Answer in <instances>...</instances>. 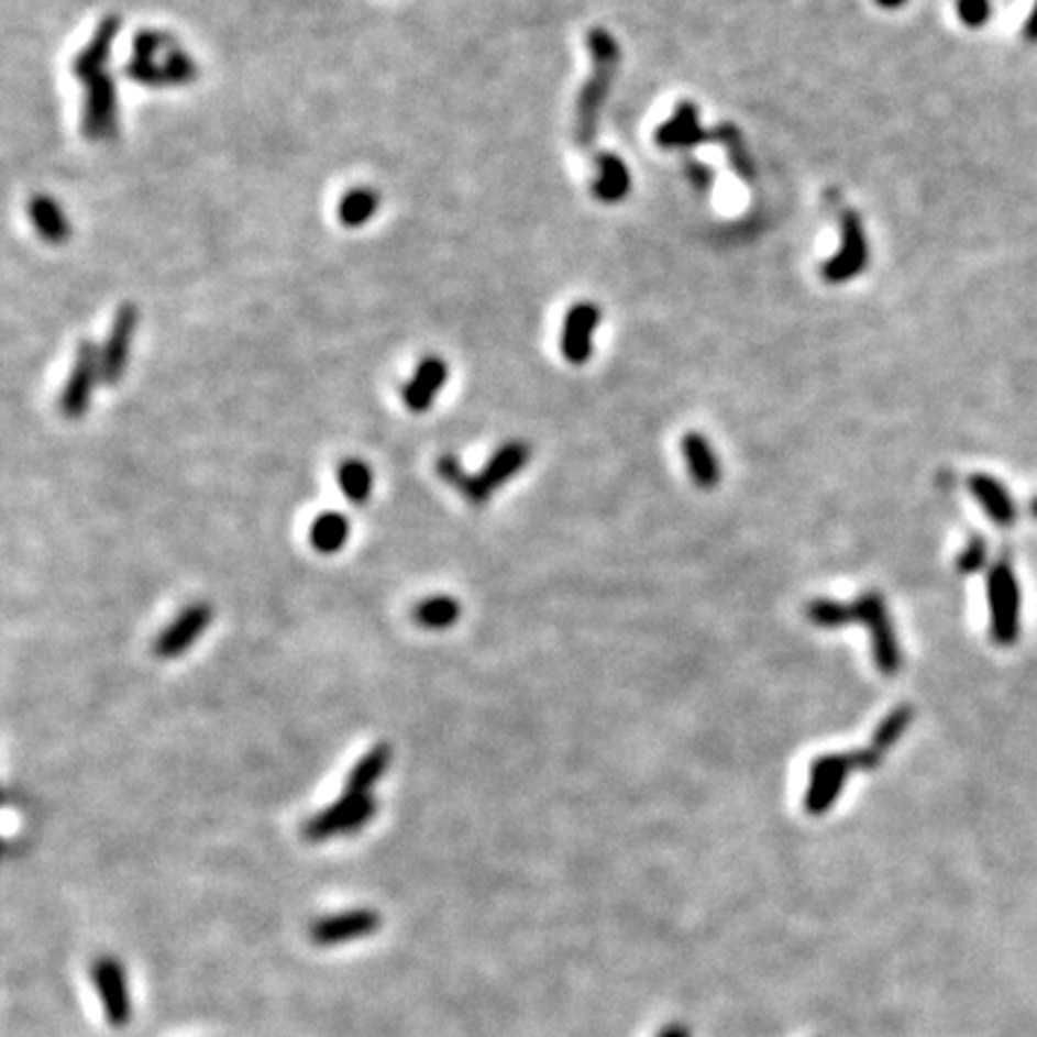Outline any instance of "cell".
Returning a JSON list of instances; mask_svg holds the SVG:
<instances>
[{
	"label": "cell",
	"mask_w": 1037,
	"mask_h": 1037,
	"mask_svg": "<svg viewBox=\"0 0 1037 1037\" xmlns=\"http://www.w3.org/2000/svg\"><path fill=\"white\" fill-rule=\"evenodd\" d=\"M586 46L591 54V75L574 107V140L580 147H588L594 142L600 123V111L606 107L617 68H620V46H617L615 36L608 30H591L586 36Z\"/></svg>",
	"instance_id": "obj_1"
},
{
	"label": "cell",
	"mask_w": 1037,
	"mask_h": 1037,
	"mask_svg": "<svg viewBox=\"0 0 1037 1037\" xmlns=\"http://www.w3.org/2000/svg\"><path fill=\"white\" fill-rule=\"evenodd\" d=\"M990 635L1000 647H1011L1021 632V586L1008 560H1000L988 576Z\"/></svg>",
	"instance_id": "obj_2"
},
{
	"label": "cell",
	"mask_w": 1037,
	"mask_h": 1037,
	"mask_svg": "<svg viewBox=\"0 0 1037 1037\" xmlns=\"http://www.w3.org/2000/svg\"><path fill=\"white\" fill-rule=\"evenodd\" d=\"M375 814L377 799L373 795L344 793L337 803L324 807L304 824V838L310 843H320L334 836H351L371 824Z\"/></svg>",
	"instance_id": "obj_3"
},
{
	"label": "cell",
	"mask_w": 1037,
	"mask_h": 1037,
	"mask_svg": "<svg viewBox=\"0 0 1037 1037\" xmlns=\"http://www.w3.org/2000/svg\"><path fill=\"white\" fill-rule=\"evenodd\" d=\"M852 608H856V622L870 629L876 668L882 671V675H896L901 671L903 659H901L896 629L889 617L884 598L879 596L876 591H870V594H862L856 603H852Z\"/></svg>",
	"instance_id": "obj_4"
},
{
	"label": "cell",
	"mask_w": 1037,
	"mask_h": 1037,
	"mask_svg": "<svg viewBox=\"0 0 1037 1037\" xmlns=\"http://www.w3.org/2000/svg\"><path fill=\"white\" fill-rule=\"evenodd\" d=\"M856 769H860L856 754H824L814 761L805 795V812L812 817L829 812Z\"/></svg>",
	"instance_id": "obj_5"
},
{
	"label": "cell",
	"mask_w": 1037,
	"mask_h": 1037,
	"mask_svg": "<svg viewBox=\"0 0 1037 1037\" xmlns=\"http://www.w3.org/2000/svg\"><path fill=\"white\" fill-rule=\"evenodd\" d=\"M101 379V346H97L95 341H80V346L75 351V361H73V371L68 383L63 387V394L58 399L60 413L65 418H82L89 409L91 401V391H95L97 383Z\"/></svg>",
	"instance_id": "obj_6"
},
{
	"label": "cell",
	"mask_w": 1037,
	"mask_h": 1037,
	"mask_svg": "<svg viewBox=\"0 0 1037 1037\" xmlns=\"http://www.w3.org/2000/svg\"><path fill=\"white\" fill-rule=\"evenodd\" d=\"M91 982L101 1000L103 1016L111 1028H125L133 1018V1002H130L128 975L123 963L113 956H99L89 968Z\"/></svg>",
	"instance_id": "obj_7"
},
{
	"label": "cell",
	"mask_w": 1037,
	"mask_h": 1037,
	"mask_svg": "<svg viewBox=\"0 0 1037 1037\" xmlns=\"http://www.w3.org/2000/svg\"><path fill=\"white\" fill-rule=\"evenodd\" d=\"M870 262V243L868 235H864L862 221L856 212H843L841 217V245H838V253L824 262L821 274L826 282L831 284H843L856 279L858 274L868 267Z\"/></svg>",
	"instance_id": "obj_8"
},
{
	"label": "cell",
	"mask_w": 1037,
	"mask_h": 1037,
	"mask_svg": "<svg viewBox=\"0 0 1037 1037\" xmlns=\"http://www.w3.org/2000/svg\"><path fill=\"white\" fill-rule=\"evenodd\" d=\"M82 109V135L89 142H107L118 135V91L107 73L91 80Z\"/></svg>",
	"instance_id": "obj_9"
},
{
	"label": "cell",
	"mask_w": 1037,
	"mask_h": 1037,
	"mask_svg": "<svg viewBox=\"0 0 1037 1037\" xmlns=\"http://www.w3.org/2000/svg\"><path fill=\"white\" fill-rule=\"evenodd\" d=\"M140 324V308L133 304H123L115 310L111 332L101 346V383L118 385L125 375L130 344Z\"/></svg>",
	"instance_id": "obj_10"
},
{
	"label": "cell",
	"mask_w": 1037,
	"mask_h": 1037,
	"mask_svg": "<svg viewBox=\"0 0 1037 1037\" xmlns=\"http://www.w3.org/2000/svg\"><path fill=\"white\" fill-rule=\"evenodd\" d=\"M383 927V917L373 908H353L320 917L310 927V939L318 947H337L361 937H371Z\"/></svg>",
	"instance_id": "obj_11"
},
{
	"label": "cell",
	"mask_w": 1037,
	"mask_h": 1037,
	"mask_svg": "<svg viewBox=\"0 0 1037 1037\" xmlns=\"http://www.w3.org/2000/svg\"><path fill=\"white\" fill-rule=\"evenodd\" d=\"M212 620L214 610L209 608L207 603H190V606L183 608L176 620L156 637L152 647L154 655H159V659H178V655L186 653L195 641L205 635V629L212 625Z\"/></svg>",
	"instance_id": "obj_12"
},
{
	"label": "cell",
	"mask_w": 1037,
	"mask_h": 1037,
	"mask_svg": "<svg viewBox=\"0 0 1037 1037\" xmlns=\"http://www.w3.org/2000/svg\"><path fill=\"white\" fill-rule=\"evenodd\" d=\"M600 324V308L596 304H588V300H582V304H574L564 318L562 327V356L567 358L572 365H584L591 353H594V332Z\"/></svg>",
	"instance_id": "obj_13"
},
{
	"label": "cell",
	"mask_w": 1037,
	"mask_h": 1037,
	"mask_svg": "<svg viewBox=\"0 0 1037 1037\" xmlns=\"http://www.w3.org/2000/svg\"><path fill=\"white\" fill-rule=\"evenodd\" d=\"M121 30H123V20L118 15H107L97 24L89 44L73 58L75 80L89 85L91 80H97L99 75H103V68H107L109 56H111V48L115 44L118 34H121Z\"/></svg>",
	"instance_id": "obj_14"
},
{
	"label": "cell",
	"mask_w": 1037,
	"mask_h": 1037,
	"mask_svg": "<svg viewBox=\"0 0 1037 1037\" xmlns=\"http://www.w3.org/2000/svg\"><path fill=\"white\" fill-rule=\"evenodd\" d=\"M448 377H450L448 361L440 356H426L416 365V373L401 389V399L406 404V409L413 413L430 411L432 401H435L442 387L448 385Z\"/></svg>",
	"instance_id": "obj_15"
},
{
	"label": "cell",
	"mask_w": 1037,
	"mask_h": 1037,
	"mask_svg": "<svg viewBox=\"0 0 1037 1037\" xmlns=\"http://www.w3.org/2000/svg\"><path fill=\"white\" fill-rule=\"evenodd\" d=\"M708 133L699 123V109L692 101H680L673 115L655 130V144L663 150H694L708 142Z\"/></svg>",
	"instance_id": "obj_16"
},
{
	"label": "cell",
	"mask_w": 1037,
	"mask_h": 1037,
	"mask_svg": "<svg viewBox=\"0 0 1037 1037\" xmlns=\"http://www.w3.org/2000/svg\"><path fill=\"white\" fill-rule=\"evenodd\" d=\"M27 214L34 231L51 245H63L70 241L73 229L63 207L48 195H34L27 205Z\"/></svg>",
	"instance_id": "obj_17"
},
{
	"label": "cell",
	"mask_w": 1037,
	"mask_h": 1037,
	"mask_svg": "<svg viewBox=\"0 0 1037 1037\" xmlns=\"http://www.w3.org/2000/svg\"><path fill=\"white\" fill-rule=\"evenodd\" d=\"M682 454H685L687 471L694 483L704 490L716 488L720 481V464L711 442L699 435V432H687V435L682 438Z\"/></svg>",
	"instance_id": "obj_18"
},
{
	"label": "cell",
	"mask_w": 1037,
	"mask_h": 1037,
	"mask_svg": "<svg viewBox=\"0 0 1037 1037\" xmlns=\"http://www.w3.org/2000/svg\"><path fill=\"white\" fill-rule=\"evenodd\" d=\"M968 485H970V493L975 495V500L982 505L984 511H988V517L996 523V527H1011V523L1016 521L1014 500H1011L1008 490L994 476L973 474Z\"/></svg>",
	"instance_id": "obj_19"
},
{
	"label": "cell",
	"mask_w": 1037,
	"mask_h": 1037,
	"mask_svg": "<svg viewBox=\"0 0 1037 1037\" xmlns=\"http://www.w3.org/2000/svg\"><path fill=\"white\" fill-rule=\"evenodd\" d=\"M529 459H531V448L527 442H519V440L507 442L488 459V464H485V468L478 476L490 490H495V488H500V485H505L509 478H515L519 471L529 464Z\"/></svg>",
	"instance_id": "obj_20"
},
{
	"label": "cell",
	"mask_w": 1037,
	"mask_h": 1037,
	"mask_svg": "<svg viewBox=\"0 0 1037 1037\" xmlns=\"http://www.w3.org/2000/svg\"><path fill=\"white\" fill-rule=\"evenodd\" d=\"M596 166H598V178L594 180V195L598 197V200L606 205L625 200L629 186H632L627 164L613 152H600L596 156Z\"/></svg>",
	"instance_id": "obj_21"
},
{
	"label": "cell",
	"mask_w": 1037,
	"mask_h": 1037,
	"mask_svg": "<svg viewBox=\"0 0 1037 1037\" xmlns=\"http://www.w3.org/2000/svg\"><path fill=\"white\" fill-rule=\"evenodd\" d=\"M389 764H391V747L387 742L375 744L373 750L365 752L356 761V766L351 769L349 779H346V793L371 795L373 785L385 776Z\"/></svg>",
	"instance_id": "obj_22"
},
{
	"label": "cell",
	"mask_w": 1037,
	"mask_h": 1037,
	"mask_svg": "<svg viewBox=\"0 0 1037 1037\" xmlns=\"http://www.w3.org/2000/svg\"><path fill=\"white\" fill-rule=\"evenodd\" d=\"M435 471H438V476H440L444 483L452 485V488H456L459 493H462L471 505H476V507L488 505L493 490L481 481L478 474H476V476L466 474V468L462 466V462H459V459H456L454 454H442V456H438Z\"/></svg>",
	"instance_id": "obj_23"
},
{
	"label": "cell",
	"mask_w": 1037,
	"mask_h": 1037,
	"mask_svg": "<svg viewBox=\"0 0 1037 1037\" xmlns=\"http://www.w3.org/2000/svg\"><path fill=\"white\" fill-rule=\"evenodd\" d=\"M377 207H379V195L375 188H367V186L351 188L349 192L341 195V200L337 205V219L341 227L361 229L377 214Z\"/></svg>",
	"instance_id": "obj_24"
},
{
	"label": "cell",
	"mask_w": 1037,
	"mask_h": 1037,
	"mask_svg": "<svg viewBox=\"0 0 1037 1037\" xmlns=\"http://www.w3.org/2000/svg\"><path fill=\"white\" fill-rule=\"evenodd\" d=\"M351 523L341 511H324L310 527V543L318 553L334 555L349 543Z\"/></svg>",
	"instance_id": "obj_25"
},
{
	"label": "cell",
	"mask_w": 1037,
	"mask_h": 1037,
	"mask_svg": "<svg viewBox=\"0 0 1037 1037\" xmlns=\"http://www.w3.org/2000/svg\"><path fill=\"white\" fill-rule=\"evenodd\" d=\"M708 142L724 144L726 152H728L730 166L735 168V174H738L742 180L752 183L757 178V166L752 162V154H750V150H747L742 133L732 123H724V125L714 128L711 133H708Z\"/></svg>",
	"instance_id": "obj_26"
},
{
	"label": "cell",
	"mask_w": 1037,
	"mask_h": 1037,
	"mask_svg": "<svg viewBox=\"0 0 1037 1037\" xmlns=\"http://www.w3.org/2000/svg\"><path fill=\"white\" fill-rule=\"evenodd\" d=\"M337 481L341 493L346 495V500L353 505H365L373 495V468L367 466L361 459H346L341 462L337 471Z\"/></svg>",
	"instance_id": "obj_27"
},
{
	"label": "cell",
	"mask_w": 1037,
	"mask_h": 1037,
	"mask_svg": "<svg viewBox=\"0 0 1037 1037\" xmlns=\"http://www.w3.org/2000/svg\"><path fill=\"white\" fill-rule=\"evenodd\" d=\"M459 615L462 606L452 596H432L413 608V620L426 629H448L459 620Z\"/></svg>",
	"instance_id": "obj_28"
},
{
	"label": "cell",
	"mask_w": 1037,
	"mask_h": 1037,
	"mask_svg": "<svg viewBox=\"0 0 1037 1037\" xmlns=\"http://www.w3.org/2000/svg\"><path fill=\"white\" fill-rule=\"evenodd\" d=\"M125 77L130 82H137L142 87H176L174 73H170L166 60L133 56L125 65Z\"/></svg>",
	"instance_id": "obj_29"
},
{
	"label": "cell",
	"mask_w": 1037,
	"mask_h": 1037,
	"mask_svg": "<svg viewBox=\"0 0 1037 1037\" xmlns=\"http://www.w3.org/2000/svg\"><path fill=\"white\" fill-rule=\"evenodd\" d=\"M911 720H913V706H896L894 711H891L882 724H879L876 732H874V738H872V750L876 754H882L889 750L891 744H896L901 738H903V732L908 730L911 726Z\"/></svg>",
	"instance_id": "obj_30"
},
{
	"label": "cell",
	"mask_w": 1037,
	"mask_h": 1037,
	"mask_svg": "<svg viewBox=\"0 0 1037 1037\" xmlns=\"http://www.w3.org/2000/svg\"><path fill=\"white\" fill-rule=\"evenodd\" d=\"M807 617H809V622H814L817 627L836 629V627H846L856 622V608H852V603L848 606V603L817 598L807 606Z\"/></svg>",
	"instance_id": "obj_31"
},
{
	"label": "cell",
	"mask_w": 1037,
	"mask_h": 1037,
	"mask_svg": "<svg viewBox=\"0 0 1037 1037\" xmlns=\"http://www.w3.org/2000/svg\"><path fill=\"white\" fill-rule=\"evenodd\" d=\"M178 48L176 36H170L159 30H140L133 36V56L135 58H152L156 60L159 56L170 54V51Z\"/></svg>",
	"instance_id": "obj_32"
},
{
	"label": "cell",
	"mask_w": 1037,
	"mask_h": 1037,
	"mask_svg": "<svg viewBox=\"0 0 1037 1037\" xmlns=\"http://www.w3.org/2000/svg\"><path fill=\"white\" fill-rule=\"evenodd\" d=\"M166 65L170 68V73H174V80H176V87L178 85H190L197 80V75H200V68H197V63L192 56H188L186 51H183L180 46L170 51V54L164 56Z\"/></svg>",
	"instance_id": "obj_33"
},
{
	"label": "cell",
	"mask_w": 1037,
	"mask_h": 1037,
	"mask_svg": "<svg viewBox=\"0 0 1037 1037\" xmlns=\"http://www.w3.org/2000/svg\"><path fill=\"white\" fill-rule=\"evenodd\" d=\"M956 12L966 27H984L992 15L990 0H956Z\"/></svg>",
	"instance_id": "obj_34"
},
{
	"label": "cell",
	"mask_w": 1037,
	"mask_h": 1037,
	"mask_svg": "<svg viewBox=\"0 0 1037 1037\" xmlns=\"http://www.w3.org/2000/svg\"><path fill=\"white\" fill-rule=\"evenodd\" d=\"M984 560H988V543H984L982 536H973L963 553L958 555V570L963 574H973L982 567Z\"/></svg>",
	"instance_id": "obj_35"
},
{
	"label": "cell",
	"mask_w": 1037,
	"mask_h": 1037,
	"mask_svg": "<svg viewBox=\"0 0 1037 1037\" xmlns=\"http://www.w3.org/2000/svg\"><path fill=\"white\" fill-rule=\"evenodd\" d=\"M685 170H687V178L692 180V186L697 188L699 192H706L708 188L714 186V170L708 168V166H704V164L692 159V162L685 164Z\"/></svg>",
	"instance_id": "obj_36"
},
{
	"label": "cell",
	"mask_w": 1037,
	"mask_h": 1037,
	"mask_svg": "<svg viewBox=\"0 0 1037 1037\" xmlns=\"http://www.w3.org/2000/svg\"><path fill=\"white\" fill-rule=\"evenodd\" d=\"M659 1037H692V1030L685 1026V1023H671V1026H665Z\"/></svg>",
	"instance_id": "obj_37"
},
{
	"label": "cell",
	"mask_w": 1037,
	"mask_h": 1037,
	"mask_svg": "<svg viewBox=\"0 0 1037 1037\" xmlns=\"http://www.w3.org/2000/svg\"><path fill=\"white\" fill-rule=\"evenodd\" d=\"M1023 36H1026L1028 42H1037V0H1035L1033 10H1030L1028 22H1026V27H1023Z\"/></svg>",
	"instance_id": "obj_38"
},
{
	"label": "cell",
	"mask_w": 1037,
	"mask_h": 1037,
	"mask_svg": "<svg viewBox=\"0 0 1037 1037\" xmlns=\"http://www.w3.org/2000/svg\"><path fill=\"white\" fill-rule=\"evenodd\" d=\"M876 3L882 8H886V10H894V8H901L905 0H876Z\"/></svg>",
	"instance_id": "obj_39"
},
{
	"label": "cell",
	"mask_w": 1037,
	"mask_h": 1037,
	"mask_svg": "<svg viewBox=\"0 0 1037 1037\" xmlns=\"http://www.w3.org/2000/svg\"><path fill=\"white\" fill-rule=\"evenodd\" d=\"M1030 515L1037 519V497H1033V500H1030Z\"/></svg>",
	"instance_id": "obj_40"
}]
</instances>
